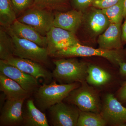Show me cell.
I'll use <instances>...</instances> for the list:
<instances>
[{
  "label": "cell",
  "mask_w": 126,
  "mask_h": 126,
  "mask_svg": "<svg viewBox=\"0 0 126 126\" xmlns=\"http://www.w3.org/2000/svg\"><path fill=\"white\" fill-rule=\"evenodd\" d=\"M107 125L101 113L79 110L77 126H104Z\"/></svg>",
  "instance_id": "7402d4cb"
},
{
  "label": "cell",
  "mask_w": 126,
  "mask_h": 126,
  "mask_svg": "<svg viewBox=\"0 0 126 126\" xmlns=\"http://www.w3.org/2000/svg\"><path fill=\"white\" fill-rule=\"evenodd\" d=\"M94 0H71V3L74 9L77 10L84 11L92 4Z\"/></svg>",
  "instance_id": "484cf974"
},
{
  "label": "cell",
  "mask_w": 126,
  "mask_h": 126,
  "mask_svg": "<svg viewBox=\"0 0 126 126\" xmlns=\"http://www.w3.org/2000/svg\"><path fill=\"white\" fill-rule=\"evenodd\" d=\"M22 126H49L46 115L35 105L33 99L27 100L25 110L23 112Z\"/></svg>",
  "instance_id": "ac0fdd59"
},
{
  "label": "cell",
  "mask_w": 126,
  "mask_h": 126,
  "mask_svg": "<svg viewBox=\"0 0 126 126\" xmlns=\"http://www.w3.org/2000/svg\"><path fill=\"white\" fill-rule=\"evenodd\" d=\"M121 0H94L92 6L98 9H103L112 6Z\"/></svg>",
  "instance_id": "4316f807"
},
{
  "label": "cell",
  "mask_w": 126,
  "mask_h": 126,
  "mask_svg": "<svg viewBox=\"0 0 126 126\" xmlns=\"http://www.w3.org/2000/svg\"><path fill=\"white\" fill-rule=\"evenodd\" d=\"M124 18H126V0H124V12H123Z\"/></svg>",
  "instance_id": "4dcf8cb0"
},
{
  "label": "cell",
  "mask_w": 126,
  "mask_h": 126,
  "mask_svg": "<svg viewBox=\"0 0 126 126\" xmlns=\"http://www.w3.org/2000/svg\"><path fill=\"white\" fill-rule=\"evenodd\" d=\"M122 39L123 44H126V18L122 25Z\"/></svg>",
  "instance_id": "f546056e"
},
{
  "label": "cell",
  "mask_w": 126,
  "mask_h": 126,
  "mask_svg": "<svg viewBox=\"0 0 126 126\" xmlns=\"http://www.w3.org/2000/svg\"><path fill=\"white\" fill-rule=\"evenodd\" d=\"M47 49L50 56L67 47L81 44L75 34L61 28L53 26L46 34Z\"/></svg>",
  "instance_id": "9c48e42d"
},
{
  "label": "cell",
  "mask_w": 126,
  "mask_h": 126,
  "mask_svg": "<svg viewBox=\"0 0 126 126\" xmlns=\"http://www.w3.org/2000/svg\"><path fill=\"white\" fill-rule=\"evenodd\" d=\"M53 26L75 34L82 24V12L74 9L66 12H55Z\"/></svg>",
  "instance_id": "4fadbf2b"
},
{
  "label": "cell",
  "mask_w": 126,
  "mask_h": 126,
  "mask_svg": "<svg viewBox=\"0 0 126 126\" xmlns=\"http://www.w3.org/2000/svg\"><path fill=\"white\" fill-rule=\"evenodd\" d=\"M54 13L53 11L33 5L26 10L17 20L33 27L43 36L53 26Z\"/></svg>",
  "instance_id": "8992f818"
},
{
  "label": "cell",
  "mask_w": 126,
  "mask_h": 126,
  "mask_svg": "<svg viewBox=\"0 0 126 126\" xmlns=\"http://www.w3.org/2000/svg\"><path fill=\"white\" fill-rule=\"evenodd\" d=\"M4 61L36 79L42 78L45 81H50L53 78L52 73L46 69L40 63L35 61L14 56Z\"/></svg>",
  "instance_id": "7c38bea8"
},
{
  "label": "cell",
  "mask_w": 126,
  "mask_h": 126,
  "mask_svg": "<svg viewBox=\"0 0 126 126\" xmlns=\"http://www.w3.org/2000/svg\"><path fill=\"white\" fill-rule=\"evenodd\" d=\"M67 0H34L33 5L52 11L59 10L66 4Z\"/></svg>",
  "instance_id": "cb8c5ba5"
},
{
  "label": "cell",
  "mask_w": 126,
  "mask_h": 126,
  "mask_svg": "<svg viewBox=\"0 0 126 126\" xmlns=\"http://www.w3.org/2000/svg\"><path fill=\"white\" fill-rule=\"evenodd\" d=\"M5 28L13 41L14 56L28 59L40 63L48 64L49 55L47 48L41 47L31 41L19 38L9 27Z\"/></svg>",
  "instance_id": "5b68a950"
},
{
  "label": "cell",
  "mask_w": 126,
  "mask_h": 126,
  "mask_svg": "<svg viewBox=\"0 0 126 126\" xmlns=\"http://www.w3.org/2000/svg\"><path fill=\"white\" fill-rule=\"evenodd\" d=\"M64 101L77 106L80 111L100 113L101 110L102 103L98 93L86 81L72 90Z\"/></svg>",
  "instance_id": "277c9868"
},
{
  "label": "cell",
  "mask_w": 126,
  "mask_h": 126,
  "mask_svg": "<svg viewBox=\"0 0 126 126\" xmlns=\"http://www.w3.org/2000/svg\"><path fill=\"white\" fill-rule=\"evenodd\" d=\"M90 56H99L104 58L118 67L120 63L126 62V50L94 48L79 44L58 51L53 57L62 58Z\"/></svg>",
  "instance_id": "3957f363"
},
{
  "label": "cell",
  "mask_w": 126,
  "mask_h": 126,
  "mask_svg": "<svg viewBox=\"0 0 126 126\" xmlns=\"http://www.w3.org/2000/svg\"><path fill=\"white\" fill-rule=\"evenodd\" d=\"M25 99H6L0 109V126H22L23 106Z\"/></svg>",
  "instance_id": "8fae6325"
},
{
  "label": "cell",
  "mask_w": 126,
  "mask_h": 126,
  "mask_svg": "<svg viewBox=\"0 0 126 126\" xmlns=\"http://www.w3.org/2000/svg\"><path fill=\"white\" fill-rule=\"evenodd\" d=\"M53 63L55 67L52 73L53 78L60 84L86 81L88 63L73 58L55 60Z\"/></svg>",
  "instance_id": "7a4b0ae2"
},
{
  "label": "cell",
  "mask_w": 126,
  "mask_h": 126,
  "mask_svg": "<svg viewBox=\"0 0 126 126\" xmlns=\"http://www.w3.org/2000/svg\"><path fill=\"white\" fill-rule=\"evenodd\" d=\"M81 83L58 84L53 82L44 84L34 92L35 104L42 111L48 110L52 106L63 101L70 92L80 86Z\"/></svg>",
  "instance_id": "6da1fadb"
},
{
  "label": "cell",
  "mask_w": 126,
  "mask_h": 126,
  "mask_svg": "<svg viewBox=\"0 0 126 126\" xmlns=\"http://www.w3.org/2000/svg\"><path fill=\"white\" fill-rule=\"evenodd\" d=\"M17 15L11 0H0V26L10 27L16 19Z\"/></svg>",
  "instance_id": "ffe728a7"
},
{
  "label": "cell",
  "mask_w": 126,
  "mask_h": 126,
  "mask_svg": "<svg viewBox=\"0 0 126 126\" xmlns=\"http://www.w3.org/2000/svg\"><path fill=\"white\" fill-rule=\"evenodd\" d=\"M119 74L123 81L126 80V62L120 63L119 65Z\"/></svg>",
  "instance_id": "f1b7e54d"
},
{
  "label": "cell",
  "mask_w": 126,
  "mask_h": 126,
  "mask_svg": "<svg viewBox=\"0 0 126 126\" xmlns=\"http://www.w3.org/2000/svg\"><path fill=\"white\" fill-rule=\"evenodd\" d=\"M9 27L14 34L19 38L31 41L41 47H47L46 36L41 34L29 25L21 23L16 19Z\"/></svg>",
  "instance_id": "2e32d148"
},
{
  "label": "cell",
  "mask_w": 126,
  "mask_h": 126,
  "mask_svg": "<svg viewBox=\"0 0 126 126\" xmlns=\"http://www.w3.org/2000/svg\"><path fill=\"white\" fill-rule=\"evenodd\" d=\"M88 31L94 36L100 35L105 31L110 24L107 16L101 9L94 7L90 9L86 18L83 17Z\"/></svg>",
  "instance_id": "9a60e30c"
},
{
  "label": "cell",
  "mask_w": 126,
  "mask_h": 126,
  "mask_svg": "<svg viewBox=\"0 0 126 126\" xmlns=\"http://www.w3.org/2000/svg\"><path fill=\"white\" fill-rule=\"evenodd\" d=\"M115 96L122 104L126 103V80L122 83Z\"/></svg>",
  "instance_id": "83f0119b"
},
{
  "label": "cell",
  "mask_w": 126,
  "mask_h": 126,
  "mask_svg": "<svg viewBox=\"0 0 126 126\" xmlns=\"http://www.w3.org/2000/svg\"><path fill=\"white\" fill-rule=\"evenodd\" d=\"M101 10L104 14L107 16L110 23H122L124 18V0H121L112 6Z\"/></svg>",
  "instance_id": "603a6c76"
},
{
  "label": "cell",
  "mask_w": 126,
  "mask_h": 126,
  "mask_svg": "<svg viewBox=\"0 0 126 126\" xmlns=\"http://www.w3.org/2000/svg\"><path fill=\"white\" fill-rule=\"evenodd\" d=\"M0 90L5 95L6 99L25 100L31 94L15 81L1 73H0Z\"/></svg>",
  "instance_id": "e0dca14e"
},
{
  "label": "cell",
  "mask_w": 126,
  "mask_h": 126,
  "mask_svg": "<svg viewBox=\"0 0 126 126\" xmlns=\"http://www.w3.org/2000/svg\"><path fill=\"white\" fill-rule=\"evenodd\" d=\"M100 48L107 50L123 49L122 39V23H110L102 33L99 35L97 41Z\"/></svg>",
  "instance_id": "5bb4252c"
},
{
  "label": "cell",
  "mask_w": 126,
  "mask_h": 126,
  "mask_svg": "<svg viewBox=\"0 0 126 126\" xmlns=\"http://www.w3.org/2000/svg\"><path fill=\"white\" fill-rule=\"evenodd\" d=\"M100 113L107 125L126 126V108L112 94L104 97Z\"/></svg>",
  "instance_id": "ba28073f"
},
{
  "label": "cell",
  "mask_w": 126,
  "mask_h": 126,
  "mask_svg": "<svg viewBox=\"0 0 126 126\" xmlns=\"http://www.w3.org/2000/svg\"><path fill=\"white\" fill-rule=\"evenodd\" d=\"M17 16L33 5L34 0H11Z\"/></svg>",
  "instance_id": "d4e9b609"
},
{
  "label": "cell",
  "mask_w": 126,
  "mask_h": 126,
  "mask_svg": "<svg viewBox=\"0 0 126 126\" xmlns=\"http://www.w3.org/2000/svg\"><path fill=\"white\" fill-rule=\"evenodd\" d=\"M50 123L54 126H77L79 110L73 104L62 101L48 110Z\"/></svg>",
  "instance_id": "52a82bcc"
},
{
  "label": "cell",
  "mask_w": 126,
  "mask_h": 126,
  "mask_svg": "<svg viewBox=\"0 0 126 126\" xmlns=\"http://www.w3.org/2000/svg\"><path fill=\"white\" fill-rule=\"evenodd\" d=\"M112 76L108 71L93 64H88L86 82L93 87L106 86L110 83Z\"/></svg>",
  "instance_id": "d6986e66"
},
{
  "label": "cell",
  "mask_w": 126,
  "mask_h": 126,
  "mask_svg": "<svg viewBox=\"0 0 126 126\" xmlns=\"http://www.w3.org/2000/svg\"><path fill=\"white\" fill-rule=\"evenodd\" d=\"M14 46L11 36L5 27H0V58L6 61L14 57Z\"/></svg>",
  "instance_id": "44dd1931"
},
{
  "label": "cell",
  "mask_w": 126,
  "mask_h": 126,
  "mask_svg": "<svg viewBox=\"0 0 126 126\" xmlns=\"http://www.w3.org/2000/svg\"><path fill=\"white\" fill-rule=\"evenodd\" d=\"M0 73L15 81L30 93L34 92L39 87L37 79L1 60H0Z\"/></svg>",
  "instance_id": "30bf717a"
}]
</instances>
